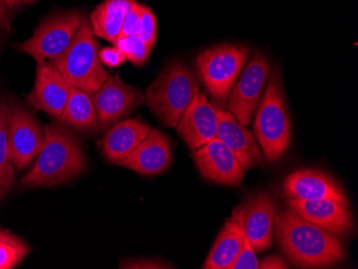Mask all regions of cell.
<instances>
[{"label":"cell","instance_id":"5b68a950","mask_svg":"<svg viewBox=\"0 0 358 269\" xmlns=\"http://www.w3.org/2000/svg\"><path fill=\"white\" fill-rule=\"evenodd\" d=\"M94 36L90 22L83 17L67 50L52 60L71 86L92 96L110 76L100 61Z\"/></svg>","mask_w":358,"mask_h":269},{"label":"cell","instance_id":"277c9868","mask_svg":"<svg viewBox=\"0 0 358 269\" xmlns=\"http://www.w3.org/2000/svg\"><path fill=\"white\" fill-rule=\"evenodd\" d=\"M199 92L192 71L182 62H171L148 86L145 102L164 126L176 128Z\"/></svg>","mask_w":358,"mask_h":269},{"label":"cell","instance_id":"4fadbf2b","mask_svg":"<svg viewBox=\"0 0 358 269\" xmlns=\"http://www.w3.org/2000/svg\"><path fill=\"white\" fill-rule=\"evenodd\" d=\"M71 87L52 60L37 64L35 85L28 94L27 101L36 110L57 119L67 104Z\"/></svg>","mask_w":358,"mask_h":269},{"label":"cell","instance_id":"30bf717a","mask_svg":"<svg viewBox=\"0 0 358 269\" xmlns=\"http://www.w3.org/2000/svg\"><path fill=\"white\" fill-rule=\"evenodd\" d=\"M92 100L100 128L108 129L140 106L142 94L124 83L120 76H108L92 94Z\"/></svg>","mask_w":358,"mask_h":269},{"label":"cell","instance_id":"7c38bea8","mask_svg":"<svg viewBox=\"0 0 358 269\" xmlns=\"http://www.w3.org/2000/svg\"><path fill=\"white\" fill-rule=\"evenodd\" d=\"M287 198L301 201L335 200L349 206L347 196L339 182L317 168H301L291 173L282 184Z\"/></svg>","mask_w":358,"mask_h":269},{"label":"cell","instance_id":"2e32d148","mask_svg":"<svg viewBox=\"0 0 358 269\" xmlns=\"http://www.w3.org/2000/svg\"><path fill=\"white\" fill-rule=\"evenodd\" d=\"M287 205L301 218L345 238L351 235L353 218L349 206L335 200L301 201L287 198Z\"/></svg>","mask_w":358,"mask_h":269},{"label":"cell","instance_id":"f1b7e54d","mask_svg":"<svg viewBox=\"0 0 358 269\" xmlns=\"http://www.w3.org/2000/svg\"><path fill=\"white\" fill-rule=\"evenodd\" d=\"M120 268L124 269H164L175 268L172 264L160 258H140L132 260H122Z\"/></svg>","mask_w":358,"mask_h":269},{"label":"cell","instance_id":"44dd1931","mask_svg":"<svg viewBox=\"0 0 358 269\" xmlns=\"http://www.w3.org/2000/svg\"><path fill=\"white\" fill-rule=\"evenodd\" d=\"M136 0H104L90 14L92 33L110 43L115 44L120 37L127 12Z\"/></svg>","mask_w":358,"mask_h":269},{"label":"cell","instance_id":"d6a6232c","mask_svg":"<svg viewBox=\"0 0 358 269\" xmlns=\"http://www.w3.org/2000/svg\"><path fill=\"white\" fill-rule=\"evenodd\" d=\"M35 0H17V5H26V3H34Z\"/></svg>","mask_w":358,"mask_h":269},{"label":"cell","instance_id":"83f0119b","mask_svg":"<svg viewBox=\"0 0 358 269\" xmlns=\"http://www.w3.org/2000/svg\"><path fill=\"white\" fill-rule=\"evenodd\" d=\"M257 267H259V261L255 256V251L253 250L252 246L245 234L241 252L231 265L230 269H257Z\"/></svg>","mask_w":358,"mask_h":269},{"label":"cell","instance_id":"d4e9b609","mask_svg":"<svg viewBox=\"0 0 358 269\" xmlns=\"http://www.w3.org/2000/svg\"><path fill=\"white\" fill-rule=\"evenodd\" d=\"M114 45L117 46L118 49L126 56L127 60L134 64V66L144 65L152 52L138 35L129 36V37L118 39Z\"/></svg>","mask_w":358,"mask_h":269},{"label":"cell","instance_id":"52a82bcc","mask_svg":"<svg viewBox=\"0 0 358 269\" xmlns=\"http://www.w3.org/2000/svg\"><path fill=\"white\" fill-rule=\"evenodd\" d=\"M82 19L76 11L48 17L38 26L30 39L17 44L16 50L31 56L37 64L53 60L67 50Z\"/></svg>","mask_w":358,"mask_h":269},{"label":"cell","instance_id":"4dcf8cb0","mask_svg":"<svg viewBox=\"0 0 358 269\" xmlns=\"http://www.w3.org/2000/svg\"><path fill=\"white\" fill-rule=\"evenodd\" d=\"M17 6V0H0V28L10 29L12 13Z\"/></svg>","mask_w":358,"mask_h":269},{"label":"cell","instance_id":"5bb4252c","mask_svg":"<svg viewBox=\"0 0 358 269\" xmlns=\"http://www.w3.org/2000/svg\"><path fill=\"white\" fill-rule=\"evenodd\" d=\"M193 159L203 177L216 184L237 186L245 177L233 152L217 138L194 150Z\"/></svg>","mask_w":358,"mask_h":269},{"label":"cell","instance_id":"9c48e42d","mask_svg":"<svg viewBox=\"0 0 358 269\" xmlns=\"http://www.w3.org/2000/svg\"><path fill=\"white\" fill-rule=\"evenodd\" d=\"M271 65L262 53L253 55L229 96L227 110L243 126L252 122L268 80Z\"/></svg>","mask_w":358,"mask_h":269},{"label":"cell","instance_id":"3957f363","mask_svg":"<svg viewBox=\"0 0 358 269\" xmlns=\"http://www.w3.org/2000/svg\"><path fill=\"white\" fill-rule=\"evenodd\" d=\"M253 133L268 162H275L291 144V122L279 67L271 72L268 85L255 110Z\"/></svg>","mask_w":358,"mask_h":269},{"label":"cell","instance_id":"ac0fdd59","mask_svg":"<svg viewBox=\"0 0 358 269\" xmlns=\"http://www.w3.org/2000/svg\"><path fill=\"white\" fill-rule=\"evenodd\" d=\"M171 159L172 145L168 136L160 130L152 129L148 138L117 164L141 175L152 176L166 170Z\"/></svg>","mask_w":358,"mask_h":269},{"label":"cell","instance_id":"7a4b0ae2","mask_svg":"<svg viewBox=\"0 0 358 269\" xmlns=\"http://www.w3.org/2000/svg\"><path fill=\"white\" fill-rule=\"evenodd\" d=\"M45 138L31 170L21 184L29 188L64 184L80 175L86 168V158L80 140L58 124L44 126Z\"/></svg>","mask_w":358,"mask_h":269},{"label":"cell","instance_id":"9a60e30c","mask_svg":"<svg viewBox=\"0 0 358 269\" xmlns=\"http://www.w3.org/2000/svg\"><path fill=\"white\" fill-rule=\"evenodd\" d=\"M179 136L184 138L191 150H198L209 140L217 138L218 116L217 110L208 101L206 94H195L188 108L176 126Z\"/></svg>","mask_w":358,"mask_h":269},{"label":"cell","instance_id":"ffe728a7","mask_svg":"<svg viewBox=\"0 0 358 269\" xmlns=\"http://www.w3.org/2000/svg\"><path fill=\"white\" fill-rule=\"evenodd\" d=\"M243 236L245 230L239 205L238 208L233 210L232 216L227 219L223 226L202 268L230 269L231 265L241 252Z\"/></svg>","mask_w":358,"mask_h":269},{"label":"cell","instance_id":"603a6c76","mask_svg":"<svg viewBox=\"0 0 358 269\" xmlns=\"http://www.w3.org/2000/svg\"><path fill=\"white\" fill-rule=\"evenodd\" d=\"M8 106L0 102V200H3L15 182L8 142Z\"/></svg>","mask_w":358,"mask_h":269},{"label":"cell","instance_id":"7402d4cb","mask_svg":"<svg viewBox=\"0 0 358 269\" xmlns=\"http://www.w3.org/2000/svg\"><path fill=\"white\" fill-rule=\"evenodd\" d=\"M57 120L64 126L80 131L94 129L98 118L92 94L72 86L69 99Z\"/></svg>","mask_w":358,"mask_h":269},{"label":"cell","instance_id":"1f68e13d","mask_svg":"<svg viewBox=\"0 0 358 269\" xmlns=\"http://www.w3.org/2000/svg\"><path fill=\"white\" fill-rule=\"evenodd\" d=\"M259 269H287L289 264L280 256H269L259 262Z\"/></svg>","mask_w":358,"mask_h":269},{"label":"cell","instance_id":"4316f807","mask_svg":"<svg viewBox=\"0 0 358 269\" xmlns=\"http://www.w3.org/2000/svg\"><path fill=\"white\" fill-rule=\"evenodd\" d=\"M144 8V5L136 1L131 9L127 12L118 39H122V38L129 37V36L138 35L141 27V17H142Z\"/></svg>","mask_w":358,"mask_h":269},{"label":"cell","instance_id":"484cf974","mask_svg":"<svg viewBox=\"0 0 358 269\" xmlns=\"http://www.w3.org/2000/svg\"><path fill=\"white\" fill-rule=\"evenodd\" d=\"M138 36L152 51L157 39V19L150 8L145 7L141 17V27Z\"/></svg>","mask_w":358,"mask_h":269},{"label":"cell","instance_id":"cb8c5ba5","mask_svg":"<svg viewBox=\"0 0 358 269\" xmlns=\"http://www.w3.org/2000/svg\"><path fill=\"white\" fill-rule=\"evenodd\" d=\"M30 247L9 231L0 230V269L14 268L29 254Z\"/></svg>","mask_w":358,"mask_h":269},{"label":"cell","instance_id":"e0dca14e","mask_svg":"<svg viewBox=\"0 0 358 269\" xmlns=\"http://www.w3.org/2000/svg\"><path fill=\"white\" fill-rule=\"evenodd\" d=\"M217 116V138L233 152L241 168L245 170L263 168L262 154L252 132L239 124L229 110L218 108Z\"/></svg>","mask_w":358,"mask_h":269},{"label":"cell","instance_id":"d6986e66","mask_svg":"<svg viewBox=\"0 0 358 269\" xmlns=\"http://www.w3.org/2000/svg\"><path fill=\"white\" fill-rule=\"evenodd\" d=\"M152 129L150 124L138 118L117 122L102 138L100 148L110 162L118 163L148 138Z\"/></svg>","mask_w":358,"mask_h":269},{"label":"cell","instance_id":"6da1fadb","mask_svg":"<svg viewBox=\"0 0 358 269\" xmlns=\"http://www.w3.org/2000/svg\"><path fill=\"white\" fill-rule=\"evenodd\" d=\"M275 228V242L293 266L329 268L345 260L337 236L301 218L289 205L277 208Z\"/></svg>","mask_w":358,"mask_h":269},{"label":"cell","instance_id":"ba28073f","mask_svg":"<svg viewBox=\"0 0 358 269\" xmlns=\"http://www.w3.org/2000/svg\"><path fill=\"white\" fill-rule=\"evenodd\" d=\"M8 142L12 166L23 170L37 158L45 138V129L27 108L8 106Z\"/></svg>","mask_w":358,"mask_h":269},{"label":"cell","instance_id":"8992f818","mask_svg":"<svg viewBox=\"0 0 358 269\" xmlns=\"http://www.w3.org/2000/svg\"><path fill=\"white\" fill-rule=\"evenodd\" d=\"M250 50L239 44L211 46L199 54L196 69L209 94L220 103L229 99L239 74L248 61Z\"/></svg>","mask_w":358,"mask_h":269},{"label":"cell","instance_id":"8fae6325","mask_svg":"<svg viewBox=\"0 0 358 269\" xmlns=\"http://www.w3.org/2000/svg\"><path fill=\"white\" fill-rule=\"evenodd\" d=\"M243 230L253 250L271 248L275 232L277 203L268 192H259L241 204Z\"/></svg>","mask_w":358,"mask_h":269},{"label":"cell","instance_id":"f546056e","mask_svg":"<svg viewBox=\"0 0 358 269\" xmlns=\"http://www.w3.org/2000/svg\"><path fill=\"white\" fill-rule=\"evenodd\" d=\"M99 59L102 65L110 68L120 67L127 61L126 56L116 45L106 46L100 50Z\"/></svg>","mask_w":358,"mask_h":269}]
</instances>
